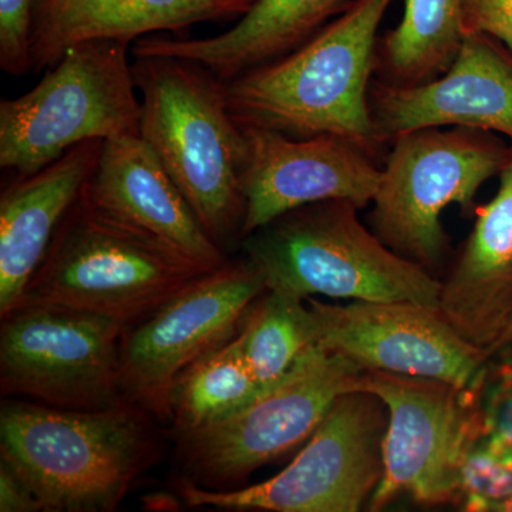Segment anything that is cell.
I'll return each mask as SVG.
<instances>
[{
	"mask_svg": "<svg viewBox=\"0 0 512 512\" xmlns=\"http://www.w3.org/2000/svg\"><path fill=\"white\" fill-rule=\"evenodd\" d=\"M512 497V468L497 460L473 433L460 464V507L464 511L495 512Z\"/></svg>",
	"mask_w": 512,
	"mask_h": 512,
	"instance_id": "obj_25",
	"label": "cell"
},
{
	"mask_svg": "<svg viewBox=\"0 0 512 512\" xmlns=\"http://www.w3.org/2000/svg\"><path fill=\"white\" fill-rule=\"evenodd\" d=\"M83 197L208 268L227 261L224 249L202 227L183 192L141 136L104 141Z\"/></svg>",
	"mask_w": 512,
	"mask_h": 512,
	"instance_id": "obj_16",
	"label": "cell"
},
{
	"mask_svg": "<svg viewBox=\"0 0 512 512\" xmlns=\"http://www.w3.org/2000/svg\"><path fill=\"white\" fill-rule=\"evenodd\" d=\"M262 392L264 389L256 382L237 333L188 366L175 380L170 399L175 434L215 423Z\"/></svg>",
	"mask_w": 512,
	"mask_h": 512,
	"instance_id": "obj_22",
	"label": "cell"
},
{
	"mask_svg": "<svg viewBox=\"0 0 512 512\" xmlns=\"http://www.w3.org/2000/svg\"><path fill=\"white\" fill-rule=\"evenodd\" d=\"M510 349H512V320L510 325L507 326V329L504 330L503 335L500 336V339L488 350V356L493 357L498 355V353Z\"/></svg>",
	"mask_w": 512,
	"mask_h": 512,
	"instance_id": "obj_29",
	"label": "cell"
},
{
	"mask_svg": "<svg viewBox=\"0 0 512 512\" xmlns=\"http://www.w3.org/2000/svg\"><path fill=\"white\" fill-rule=\"evenodd\" d=\"M131 46L103 39L70 47L30 92L2 99V170L26 177L86 141L140 136Z\"/></svg>",
	"mask_w": 512,
	"mask_h": 512,
	"instance_id": "obj_6",
	"label": "cell"
},
{
	"mask_svg": "<svg viewBox=\"0 0 512 512\" xmlns=\"http://www.w3.org/2000/svg\"><path fill=\"white\" fill-rule=\"evenodd\" d=\"M315 345L362 372L430 377L466 389L490 356L460 335L437 306L410 301L305 299Z\"/></svg>",
	"mask_w": 512,
	"mask_h": 512,
	"instance_id": "obj_13",
	"label": "cell"
},
{
	"mask_svg": "<svg viewBox=\"0 0 512 512\" xmlns=\"http://www.w3.org/2000/svg\"><path fill=\"white\" fill-rule=\"evenodd\" d=\"M370 214L384 244L433 274L447 254L441 215L448 205L473 210L485 181L500 174L510 148L493 133L430 127L394 138Z\"/></svg>",
	"mask_w": 512,
	"mask_h": 512,
	"instance_id": "obj_7",
	"label": "cell"
},
{
	"mask_svg": "<svg viewBox=\"0 0 512 512\" xmlns=\"http://www.w3.org/2000/svg\"><path fill=\"white\" fill-rule=\"evenodd\" d=\"M212 269L99 210L82 192L13 309L56 306L130 326Z\"/></svg>",
	"mask_w": 512,
	"mask_h": 512,
	"instance_id": "obj_4",
	"label": "cell"
},
{
	"mask_svg": "<svg viewBox=\"0 0 512 512\" xmlns=\"http://www.w3.org/2000/svg\"><path fill=\"white\" fill-rule=\"evenodd\" d=\"M392 2L352 0L298 49L224 82L232 117L289 137L346 138L375 156L382 144L369 94L377 33Z\"/></svg>",
	"mask_w": 512,
	"mask_h": 512,
	"instance_id": "obj_1",
	"label": "cell"
},
{
	"mask_svg": "<svg viewBox=\"0 0 512 512\" xmlns=\"http://www.w3.org/2000/svg\"><path fill=\"white\" fill-rule=\"evenodd\" d=\"M466 0H406L403 18L376 47L377 82H431L456 59L464 36Z\"/></svg>",
	"mask_w": 512,
	"mask_h": 512,
	"instance_id": "obj_21",
	"label": "cell"
},
{
	"mask_svg": "<svg viewBox=\"0 0 512 512\" xmlns=\"http://www.w3.org/2000/svg\"><path fill=\"white\" fill-rule=\"evenodd\" d=\"M39 0H0V67L10 76L32 70L33 22Z\"/></svg>",
	"mask_w": 512,
	"mask_h": 512,
	"instance_id": "obj_26",
	"label": "cell"
},
{
	"mask_svg": "<svg viewBox=\"0 0 512 512\" xmlns=\"http://www.w3.org/2000/svg\"><path fill=\"white\" fill-rule=\"evenodd\" d=\"M141 96L140 136L222 249L244 220V128L232 117L225 84L201 64L168 56L133 57Z\"/></svg>",
	"mask_w": 512,
	"mask_h": 512,
	"instance_id": "obj_3",
	"label": "cell"
},
{
	"mask_svg": "<svg viewBox=\"0 0 512 512\" xmlns=\"http://www.w3.org/2000/svg\"><path fill=\"white\" fill-rule=\"evenodd\" d=\"M247 156L241 175L244 220L239 241L286 212L325 201L362 208L379 190L382 168L372 154L346 138H296L242 127Z\"/></svg>",
	"mask_w": 512,
	"mask_h": 512,
	"instance_id": "obj_14",
	"label": "cell"
},
{
	"mask_svg": "<svg viewBox=\"0 0 512 512\" xmlns=\"http://www.w3.org/2000/svg\"><path fill=\"white\" fill-rule=\"evenodd\" d=\"M362 369L313 345L274 386L215 423L175 434L184 478L208 490H234L258 468L309 440Z\"/></svg>",
	"mask_w": 512,
	"mask_h": 512,
	"instance_id": "obj_9",
	"label": "cell"
},
{
	"mask_svg": "<svg viewBox=\"0 0 512 512\" xmlns=\"http://www.w3.org/2000/svg\"><path fill=\"white\" fill-rule=\"evenodd\" d=\"M466 392L476 439L512 468V349L490 357Z\"/></svg>",
	"mask_w": 512,
	"mask_h": 512,
	"instance_id": "obj_24",
	"label": "cell"
},
{
	"mask_svg": "<svg viewBox=\"0 0 512 512\" xmlns=\"http://www.w3.org/2000/svg\"><path fill=\"white\" fill-rule=\"evenodd\" d=\"M355 389L389 410L384 474L369 510L403 497L427 507L460 505V464L473 434L466 389L430 377L362 372Z\"/></svg>",
	"mask_w": 512,
	"mask_h": 512,
	"instance_id": "obj_12",
	"label": "cell"
},
{
	"mask_svg": "<svg viewBox=\"0 0 512 512\" xmlns=\"http://www.w3.org/2000/svg\"><path fill=\"white\" fill-rule=\"evenodd\" d=\"M464 33H484L512 53V0H466Z\"/></svg>",
	"mask_w": 512,
	"mask_h": 512,
	"instance_id": "obj_27",
	"label": "cell"
},
{
	"mask_svg": "<svg viewBox=\"0 0 512 512\" xmlns=\"http://www.w3.org/2000/svg\"><path fill=\"white\" fill-rule=\"evenodd\" d=\"M0 511L2 512H39L42 504L33 491L23 483L22 478L0 461Z\"/></svg>",
	"mask_w": 512,
	"mask_h": 512,
	"instance_id": "obj_28",
	"label": "cell"
},
{
	"mask_svg": "<svg viewBox=\"0 0 512 512\" xmlns=\"http://www.w3.org/2000/svg\"><path fill=\"white\" fill-rule=\"evenodd\" d=\"M254 0H39L32 32V73L49 69L70 47L90 40L133 45L158 32L184 36L198 23L239 19Z\"/></svg>",
	"mask_w": 512,
	"mask_h": 512,
	"instance_id": "obj_18",
	"label": "cell"
},
{
	"mask_svg": "<svg viewBox=\"0 0 512 512\" xmlns=\"http://www.w3.org/2000/svg\"><path fill=\"white\" fill-rule=\"evenodd\" d=\"M266 286L247 258L195 279L121 339L120 383L127 402L170 420L171 390L200 357L234 338Z\"/></svg>",
	"mask_w": 512,
	"mask_h": 512,
	"instance_id": "obj_11",
	"label": "cell"
},
{
	"mask_svg": "<svg viewBox=\"0 0 512 512\" xmlns=\"http://www.w3.org/2000/svg\"><path fill=\"white\" fill-rule=\"evenodd\" d=\"M348 5L346 0H255L234 28L221 35L141 37L131 55L191 60L229 82L298 49Z\"/></svg>",
	"mask_w": 512,
	"mask_h": 512,
	"instance_id": "obj_20",
	"label": "cell"
},
{
	"mask_svg": "<svg viewBox=\"0 0 512 512\" xmlns=\"http://www.w3.org/2000/svg\"><path fill=\"white\" fill-rule=\"evenodd\" d=\"M349 201L286 212L241 239L266 291L306 299L410 301L439 308L441 279L409 261L357 217Z\"/></svg>",
	"mask_w": 512,
	"mask_h": 512,
	"instance_id": "obj_5",
	"label": "cell"
},
{
	"mask_svg": "<svg viewBox=\"0 0 512 512\" xmlns=\"http://www.w3.org/2000/svg\"><path fill=\"white\" fill-rule=\"evenodd\" d=\"M389 410L377 394H340L308 444L278 476L234 490H208L187 478L177 491L190 507L275 512H356L369 507L384 474Z\"/></svg>",
	"mask_w": 512,
	"mask_h": 512,
	"instance_id": "obj_8",
	"label": "cell"
},
{
	"mask_svg": "<svg viewBox=\"0 0 512 512\" xmlns=\"http://www.w3.org/2000/svg\"><path fill=\"white\" fill-rule=\"evenodd\" d=\"M104 141L67 151L35 174L13 177L0 194V318L15 308L45 259L57 227L79 200Z\"/></svg>",
	"mask_w": 512,
	"mask_h": 512,
	"instance_id": "obj_17",
	"label": "cell"
},
{
	"mask_svg": "<svg viewBox=\"0 0 512 512\" xmlns=\"http://www.w3.org/2000/svg\"><path fill=\"white\" fill-rule=\"evenodd\" d=\"M151 414L126 402L70 410L3 400L0 461L28 485L46 512H111L156 461Z\"/></svg>",
	"mask_w": 512,
	"mask_h": 512,
	"instance_id": "obj_2",
	"label": "cell"
},
{
	"mask_svg": "<svg viewBox=\"0 0 512 512\" xmlns=\"http://www.w3.org/2000/svg\"><path fill=\"white\" fill-rule=\"evenodd\" d=\"M493 200L477 211L473 231L441 281L439 309L488 353L512 320V146Z\"/></svg>",
	"mask_w": 512,
	"mask_h": 512,
	"instance_id": "obj_19",
	"label": "cell"
},
{
	"mask_svg": "<svg viewBox=\"0 0 512 512\" xmlns=\"http://www.w3.org/2000/svg\"><path fill=\"white\" fill-rule=\"evenodd\" d=\"M126 323L97 313L26 306L2 316L0 390L70 410L126 403L120 383Z\"/></svg>",
	"mask_w": 512,
	"mask_h": 512,
	"instance_id": "obj_10",
	"label": "cell"
},
{
	"mask_svg": "<svg viewBox=\"0 0 512 512\" xmlns=\"http://www.w3.org/2000/svg\"><path fill=\"white\" fill-rule=\"evenodd\" d=\"M254 2H255V0H254Z\"/></svg>",
	"mask_w": 512,
	"mask_h": 512,
	"instance_id": "obj_30",
	"label": "cell"
},
{
	"mask_svg": "<svg viewBox=\"0 0 512 512\" xmlns=\"http://www.w3.org/2000/svg\"><path fill=\"white\" fill-rule=\"evenodd\" d=\"M370 111L380 144L430 127H467L512 140V53L484 33H466L456 59L431 82H372Z\"/></svg>",
	"mask_w": 512,
	"mask_h": 512,
	"instance_id": "obj_15",
	"label": "cell"
},
{
	"mask_svg": "<svg viewBox=\"0 0 512 512\" xmlns=\"http://www.w3.org/2000/svg\"><path fill=\"white\" fill-rule=\"evenodd\" d=\"M238 336L256 382L266 390L315 345V326L305 299L266 291L249 308Z\"/></svg>",
	"mask_w": 512,
	"mask_h": 512,
	"instance_id": "obj_23",
	"label": "cell"
}]
</instances>
